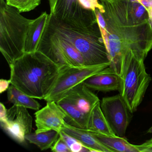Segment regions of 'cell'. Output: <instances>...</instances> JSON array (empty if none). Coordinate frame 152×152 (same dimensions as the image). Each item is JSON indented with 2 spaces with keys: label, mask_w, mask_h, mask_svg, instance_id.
<instances>
[{
  "label": "cell",
  "mask_w": 152,
  "mask_h": 152,
  "mask_svg": "<svg viewBox=\"0 0 152 152\" xmlns=\"http://www.w3.org/2000/svg\"><path fill=\"white\" fill-rule=\"evenodd\" d=\"M59 136V132L51 130L39 133L31 132L26 135L25 138L26 140L36 145L41 150L43 151L51 148Z\"/></svg>",
  "instance_id": "obj_18"
},
{
  "label": "cell",
  "mask_w": 152,
  "mask_h": 152,
  "mask_svg": "<svg viewBox=\"0 0 152 152\" xmlns=\"http://www.w3.org/2000/svg\"><path fill=\"white\" fill-rule=\"evenodd\" d=\"M8 109L3 103H0V122L4 123L7 119Z\"/></svg>",
  "instance_id": "obj_25"
},
{
  "label": "cell",
  "mask_w": 152,
  "mask_h": 152,
  "mask_svg": "<svg viewBox=\"0 0 152 152\" xmlns=\"http://www.w3.org/2000/svg\"><path fill=\"white\" fill-rule=\"evenodd\" d=\"M100 107L115 135L124 137L132 113L121 94L103 98Z\"/></svg>",
  "instance_id": "obj_10"
},
{
  "label": "cell",
  "mask_w": 152,
  "mask_h": 152,
  "mask_svg": "<svg viewBox=\"0 0 152 152\" xmlns=\"http://www.w3.org/2000/svg\"><path fill=\"white\" fill-rule=\"evenodd\" d=\"M50 14L59 22L87 28L97 22L94 11L84 9L79 0H49Z\"/></svg>",
  "instance_id": "obj_8"
},
{
  "label": "cell",
  "mask_w": 152,
  "mask_h": 152,
  "mask_svg": "<svg viewBox=\"0 0 152 152\" xmlns=\"http://www.w3.org/2000/svg\"><path fill=\"white\" fill-rule=\"evenodd\" d=\"M148 133H152V126L148 130Z\"/></svg>",
  "instance_id": "obj_29"
},
{
  "label": "cell",
  "mask_w": 152,
  "mask_h": 152,
  "mask_svg": "<svg viewBox=\"0 0 152 152\" xmlns=\"http://www.w3.org/2000/svg\"><path fill=\"white\" fill-rule=\"evenodd\" d=\"M99 101L98 97L82 82L70 90L56 103L65 114L67 123L87 129L91 111Z\"/></svg>",
  "instance_id": "obj_6"
},
{
  "label": "cell",
  "mask_w": 152,
  "mask_h": 152,
  "mask_svg": "<svg viewBox=\"0 0 152 152\" xmlns=\"http://www.w3.org/2000/svg\"><path fill=\"white\" fill-rule=\"evenodd\" d=\"M36 133L56 131L60 133L65 122L66 115L56 102H47V104L34 113Z\"/></svg>",
  "instance_id": "obj_12"
},
{
  "label": "cell",
  "mask_w": 152,
  "mask_h": 152,
  "mask_svg": "<svg viewBox=\"0 0 152 152\" xmlns=\"http://www.w3.org/2000/svg\"><path fill=\"white\" fill-rule=\"evenodd\" d=\"M145 59L138 56L129 55L124 58L122 66L119 93L132 114L137 111L142 102L152 81L146 71Z\"/></svg>",
  "instance_id": "obj_5"
},
{
  "label": "cell",
  "mask_w": 152,
  "mask_h": 152,
  "mask_svg": "<svg viewBox=\"0 0 152 152\" xmlns=\"http://www.w3.org/2000/svg\"><path fill=\"white\" fill-rule=\"evenodd\" d=\"M110 65L108 63L91 66H64L53 88L44 100L47 102H57L74 87Z\"/></svg>",
  "instance_id": "obj_9"
},
{
  "label": "cell",
  "mask_w": 152,
  "mask_h": 152,
  "mask_svg": "<svg viewBox=\"0 0 152 152\" xmlns=\"http://www.w3.org/2000/svg\"><path fill=\"white\" fill-rule=\"evenodd\" d=\"M31 21L0 0V51L9 65L25 54L26 37Z\"/></svg>",
  "instance_id": "obj_4"
},
{
  "label": "cell",
  "mask_w": 152,
  "mask_h": 152,
  "mask_svg": "<svg viewBox=\"0 0 152 152\" xmlns=\"http://www.w3.org/2000/svg\"><path fill=\"white\" fill-rule=\"evenodd\" d=\"M37 50L60 66H85L82 56L74 45L48 23L40 40Z\"/></svg>",
  "instance_id": "obj_7"
},
{
  "label": "cell",
  "mask_w": 152,
  "mask_h": 152,
  "mask_svg": "<svg viewBox=\"0 0 152 152\" xmlns=\"http://www.w3.org/2000/svg\"><path fill=\"white\" fill-rule=\"evenodd\" d=\"M49 15L46 12H42L39 16L32 20L26 37L25 53L37 51L40 40L48 23Z\"/></svg>",
  "instance_id": "obj_15"
},
{
  "label": "cell",
  "mask_w": 152,
  "mask_h": 152,
  "mask_svg": "<svg viewBox=\"0 0 152 152\" xmlns=\"http://www.w3.org/2000/svg\"><path fill=\"white\" fill-rule=\"evenodd\" d=\"M51 150L54 152H72L67 144L60 136L51 148Z\"/></svg>",
  "instance_id": "obj_23"
},
{
  "label": "cell",
  "mask_w": 152,
  "mask_h": 152,
  "mask_svg": "<svg viewBox=\"0 0 152 152\" xmlns=\"http://www.w3.org/2000/svg\"><path fill=\"white\" fill-rule=\"evenodd\" d=\"M137 1L143 5L147 10L152 9V0H137Z\"/></svg>",
  "instance_id": "obj_27"
},
{
  "label": "cell",
  "mask_w": 152,
  "mask_h": 152,
  "mask_svg": "<svg viewBox=\"0 0 152 152\" xmlns=\"http://www.w3.org/2000/svg\"><path fill=\"white\" fill-rule=\"evenodd\" d=\"M47 23L74 45L86 66L111 64L98 22L87 28H79L59 22L50 14Z\"/></svg>",
  "instance_id": "obj_3"
},
{
  "label": "cell",
  "mask_w": 152,
  "mask_h": 152,
  "mask_svg": "<svg viewBox=\"0 0 152 152\" xmlns=\"http://www.w3.org/2000/svg\"><path fill=\"white\" fill-rule=\"evenodd\" d=\"M7 94L9 101L14 105L35 111H38L40 108V104L35 98L26 95L12 84L7 90Z\"/></svg>",
  "instance_id": "obj_19"
},
{
  "label": "cell",
  "mask_w": 152,
  "mask_h": 152,
  "mask_svg": "<svg viewBox=\"0 0 152 152\" xmlns=\"http://www.w3.org/2000/svg\"><path fill=\"white\" fill-rule=\"evenodd\" d=\"M60 137L67 144L72 152H90L88 148L83 145L82 144L73 137L67 135L63 132H60Z\"/></svg>",
  "instance_id": "obj_21"
},
{
  "label": "cell",
  "mask_w": 152,
  "mask_h": 152,
  "mask_svg": "<svg viewBox=\"0 0 152 152\" xmlns=\"http://www.w3.org/2000/svg\"><path fill=\"white\" fill-rule=\"evenodd\" d=\"M135 146L139 152H152V138L143 144Z\"/></svg>",
  "instance_id": "obj_24"
},
{
  "label": "cell",
  "mask_w": 152,
  "mask_h": 152,
  "mask_svg": "<svg viewBox=\"0 0 152 152\" xmlns=\"http://www.w3.org/2000/svg\"><path fill=\"white\" fill-rule=\"evenodd\" d=\"M87 130L105 135H115L101 110L100 101L96 104L91 111Z\"/></svg>",
  "instance_id": "obj_17"
},
{
  "label": "cell",
  "mask_w": 152,
  "mask_h": 152,
  "mask_svg": "<svg viewBox=\"0 0 152 152\" xmlns=\"http://www.w3.org/2000/svg\"><path fill=\"white\" fill-rule=\"evenodd\" d=\"M10 84H11L10 80L1 79L0 80V93H2L6 91H7L10 86Z\"/></svg>",
  "instance_id": "obj_26"
},
{
  "label": "cell",
  "mask_w": 152,
  "mask_h": 152,
  "mask_svg": "<svg viewBox=\"0 0 152 152\" xmlns=\"http://www.w3.org/2000/svg\"><path fill=\"white\" fill-rule=\"evenodd\" d=\"M9 66L11 84L39 99H44L49 94L64 66L39 50L25 53Z\"/></svg>",
  "instance_id": "obj_2"
},
{
  "label": "cell",
  "mask_w": 152,
  "mask_h": 152,
  "mask_svg": "<svg viewBox=\"0 0 152 152\" xmlns=\"http://www.w3.org/2000/svg\"><path fill=\"white\" fill-rule=\"evenodd\" d=\"M9 6L16 9L20 13L30 12L39 7L41 0H6Z\"/></svg>",
  "instance_id": "obj_20"
},
{
  "label": "cell",
  "mask_w": 152,
  "mask_h": 152,
  "mask_svg": "<svg viewBox=\"0 0 152 152\" xmlns=\"http://www.w3.org/2000/svg\"><path fill=\"white\" fill-rule=\"evenodd\" d=\"M147 11L148 12L149 19L151 21V24L152 26V9L148 10H147Z\"/></svg>",
  "instance_id": "obj_28"
},
{
  "label": "cell",
  "mask_w": 152,
  "mask_h": 152,
  "mask_svg": "<svg viewBox=\"0 0 152 152\" xmlns=\"http://www.w3.org/2000/svg\"><path fill=\"white\" fill-rule=\"evenodd\" d=\"M91 132L100 143L113 152H139L135 145L130 143L124 137Z\"/></svg>",
  "instance_id": "obj_16"
},
{
  "label": "cell",
  "mask_w": 152,
  "mask_h": 152,
  "mask_svg": "<svg viewBox=\"0 0 152 152\" xmlns=\"http://www.w3.org/2000/svg\"><path fill=\"white\" fill-rule=\"evenodd\" d=\"M132 1L99 0L104 11L97 19L111 60L109 67L120 76L125 57L133 55L145 58L152 50L151 21L137 18Z\"/></svg>",
  "instance_id": "obj_1"
},
{
  "label": "cell",
  "mask_w": 152,
  "mask_h": 152,
  "mask_svg": "<svg viewBox=\"0 0 152 152\" xmlns=\"http://www.w3.org/2000/svg\"><path fill=\"white\" fill-rule=\"evenodd\" d=\"M61 131L77 140L90 152H113L111 149L100 143L89 131L76 128L65 122Z\"/></svg>",
  "instance_id": "obj_14"
},
{
  "label": "cell",
  "mask_w": 152,
  "mask_h": 152,
  "mask_svg": "<svg viewBox=\"0 0 152 152\" xmlns=\"http://www.w3.org/2000/svg\"><path fill=\"white\" fill-rule=\"evenodd\" d=\"M92 90L107 92L118 91L121 88V79L111 67H106L86 79L83 82Z\"/></svg>",
  "instance_id": "obj_13"
},
{
  "label": "cell",
  "mask_w": 152,
  "mask_h": 152,
  "mask_svg": "<svg viewBox=\"0 0 152 152\" xmlns=\"http://www.w3.org/2000/svg\"><path fill=\"white\" fill-rule=\"evenodd\" d=\"M80 5L83 9L94 11L96 9L99 10L101 13L104 11L103 5L99 2V0H79Z\"/></svg>",
  "instance_id": "obj_22"
},
{
  "label": "cell",
  "mask_w": 152,
  "mask_h": 152,
  "mask_svg": "<svg viewBox=\"0 0 152 152\" xmlns=\"http://www.w3.org/2000/svg\"><path fill=\"white\" fill-rule=\"evenodd\" d=\"M27 109L13 105L8 109L7 121L1 123L5 132L20 144L25 142L26 136L31 133L32 129L33 118Z\"/></svg>",
  "instance_id": "obj_11"
}]
</instances>
